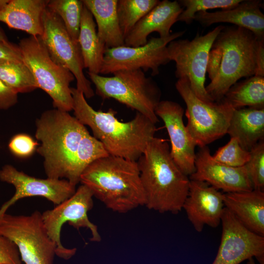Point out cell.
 I'll use <instances>...</instances> for the list:
<instances>
[{"mask_svg":"<svg viewBox=\"0 0 264 264\" xmlns=\"http://www.w3.org/2000/svg\"><path fill=\"white\" fill-rule=\"evenodd\" d=\"M74 116L88 126L93 136L104 145L109 155L137 161L156 131L155 124L136 112L131 120L123 122L116 117L115 110H96L82 92L71 87Z\"/></svg>","mask_w":264,"mask_h":264,"instance_id":"cell-1","label":"cell"},{"mask_svg":"<svg viewBox=\"0 0 264 264\" xmlns=\"http://www.w3.org/2000/svg\"><path fill=\"white\" fill-rule=\"evenodd\" d=\"M264 42L243 27L224 26L212 44L206 69L210 82L205 88L215 102L221 100L241 78L256 75L258 50Z\"/></svg>","mask_w":264,"mask_h":264,"instance_id":"cell-2","label":"cell"},{"mask_svg":"<svg viewBox=\"0 0 264 264\" xmlns=\"http://www.w3.org/2000/svg\"><path fill=\"white\" fill-rule=\"evenodd\" d=\"M149 209L177 214L188 195L190 179L173 160L166 141L154 137L137 161Z\"/></svg>","mask_w":264,"mask_h":264,"instance_id":"cell-3","label":"cell"},{"mask_svg":"<svg viewBox=\"0 0 264 264\" xmlns=\"http://www.w3.org/2000/svg\"><path fill=\"white\" fill-rule=\"evenodd\" d=\"M80 182L114 212L125 213L145 205L137 161L110 155L100 158L84 170Z\"/></svg>","mask_w":264,"mask_h":264,"instance_id":"cell-4","label":"cell"},{"mask_svg":"<svg viewBox=\"0 0 264 264\" xmlns=\"http://www.w3.org/2000/svg\"><path fill=\"white\" fill-rule=\"evenodd\" d=\"M35 125V138L41 142L36 152L44 158L47 177L73 184L75 161L87 129L68 112L57 109L44 111Z\"/></svg>","mask_w":264,"mask_h":264,"instance_id":"cell-5","label":"cell"},{"mask_svg":"<svg viewBox=\"0 0 264 264\" xmlns=\"http://www.w3.org/2000/svg\"><path fill=\"white\" fill-rule=\"evenodd\" d=\"M88 74L96 94L102 99H114L154 123L158 122L155 110L161 101V91L153 79L147 77L142 70H119L111 76L88 72Z\"/></svg>","mask_w":264,"mask_h":264,"instance_id":"cell-6","label":"cell"},{"mask_svg":"<svg viewBox=\"0 0 264 264\" xmlns=\"http://www.w3.org/2000/svg\"><path fill=\"white\" fill-rule=\"evenodd\" d=\"M19 46L23 61L32 74L38 88L51 98L54 109L69 112L73 110L70 83L75 77L66 68L50 57L40 37L22 39Z\"/></svg>","mask_w":264,"mask_h":264,"instance_id":"cell-7","label":"cell"},{"mask_svg":"<svg viewBox=\"0 0 264 264\" xmlns=\"http://www.w3.org/2000/svg\"><path fill=\"white\" fill-rule=\"evenodd\" d=\"M176 88L184 101L186 129L199 148L207 146L227 134L234 109L223 98L205 102L198 98L186 78L179 79Z\"/></svg>","mask_w":264,"mask_h":264,"instance_id":"cell-8","label":"cell"},{"mask_svg":"<svg viewBox=\"0 0 264 264\" xmlns=\"http://www.w3.org/2000/svg\"><path fill=\"white\" fill-rule=\"evenodd\" d=\"M0 234L16 244L25 264H54L56 245L39 211L28 216L4 214L0 218Z\"/></svg>","mask_w":264,"mask_h":264,"instance_id":"cell-9","label":"cell"},{"mask_svg":"<svg viewBox=\"0 0 264 264\" xmlns=\"http://www.w3.org/2000/svg\"><path fill=\"white\" fill-rule=\"evenodd\" d=\"M224 26L220 25L204 35H197L191 40H174L167 45L170 61L176 63L175 75L186 78L196 95L205 102H215L205 87L209 53L216 37Z\"/></svg>","mask_w":264,"mask_h":264,"instance_id":"cell-10","label":"cell"},{"mask_svg":"<svg viewBox=\"0 0 264 264\" xmlns=\"http://www.w3.org/2000/svg\"><path fill=\"white\" fill-rule=\"evenodd\" d=\"M93 194L86 186L82 184L68 198L57 204L51 210L44 211L42 219L47 233L56 245V255L67 260L76 253V248L65 247L61 242V231L63 225L68 224L79 230L87 228L91 232L90 240L99 242L101 237L97 226L91 222L88 213L93 207Z\"/></svg>","mask_w":264,"mask_h":264,"instance_id":"cell-11","label":"cell"},{"mask_svg":"<svg viewBox=\"0 0 264 264\" xmlns=\"http://www.w3.org/2000/svg\"><path fill=\"white\" fill-rule=\"evenodd\" d=\"M185 31L171 33L166 38L152 37L142 46L130 47L122 45L107 48L100 74H109L123 70H151V75L159 73L161 66L171 61L167 51L168 44L182 36Z\"/></svg>","mask_w":264,"mask_h":264,"instance_id":"cell-12","label":"cell"},{"mask_svg":"<svg viewBox=\"0 0 264 264\" xmlns=\"http://www.w3.org/2000/svg\"><path fill=\"white\" fill-rule=\"evenodd\" d=\"M44 28L40 37L50 57L58 65L67 68L76 80V88L85 98L94 95L91 82L85 76L80 48L71 39L60 18L47 7L42 15Z\"/></svg>","mask_w":264,"mask_h":264,"instance_id":"cell-13","label":"cell"},{"mask_svg":"<svg viewBox=\"0 0 264 264\" xmlns=\"http://www.w3.org/2000/svg\"><path fill=\"white\" fill-rule=\"evenodd\" d=\"M221 223L220 242L211 264H240L250 258L264 264V237L245 228L225 207Z\"/></svg>","mask_w":264,"mask_h":264,"instance_id":"cell-14","label":"cell"},{"mask_svg":"<svg viewBox=\"0 0 264 264\" xmlns=\"http://www.w3.org/2000/svg\"><path fill=\"white\" fill-rule=\"evenodd\" d=\"M0 180L13 185L15 193L0 208V218L17 201L24 198L40 196L59 204L72 196L76 186L65 179L36 178L6 164L0 170Z\"/></svg>","mask_w":264,"mask_h":264,"instance_id":"cell-15","label":"cell"},{"mask_svg":"<svg viewBox=\"0 0 264 264\" xmlns=\"http://www.w3.org/2000/svg\"><path fill=\"white\" fill-rule=\"evenodd\" d=\"M155 113L162 119L167 131L173 160L183 173L190 176L195 171L197 146L184 124L183 108L174 101L163 100L158 104Z\"/></svg>","mask_w":264,"mask_h":264,"instance_id":"cell-16","label":"cell"},{"mask_svg":"<svg viewBox=\"0 0 264 264\" xmlns=\"http://www.w3.org/2000/svg\"><path fill=\"white\" fill-rule=\"evenodd\" d=\"M195 166L190 180L204 181L224 193L253 189L245 165L233 167L217 162L207 146L199 148L196 153Z\"/></svg>","mask_w":264,"mask_h":264,"instance_id":"cell-17","label":"cell"},{"mask_svg":"<svg viewBox=\"0 0 264 264\" xmlns=\"http://www.w3.org/2000/svg\"><path fill=\"white\" fill-rule=\"evenodd\" d=\"M224 208L222 193L204 181L190 180L182 209L196 231L201 232L205 225L217 227Z\"/></svg>","mask_w":264,"mask_h":264,"instance_id":"cell-18","label":"cell"},{"mask_svg":"<svg viewBox=\"0 0 264 264\" xmlns=\"http://www.w3.org/2000/svg\"><path fill=\"white\" fill-rule=\"evenodd\" d=\"M183 11L179 3L176 1H159L150 11L142 18L125 38V45L138 47L146 44L148 36L157 32L160 38L170 35V29L177 22Z\"/></svg>","mask_w":264,"mask_h":264,"instance_id":"cell-19","label":"cell"},{"mask_svg":"<svg viewBox=\"0 0 264 264\" xmlns=\"http://www.w3.org/2000/svg\"><path fill=\"white\" fill-rule=\"evenodd\" d=\"M260 0H242L235 6L214 12L197 13L194 20L203 26L217 23L227 22L251 31L261 40H264V15Z\"/></svg>","mask_w":264,"mask_h":264,"instance_id":"cell-20","label":"cell"},{"mask_svg":"<svg viewBox=\"0 0 264 264\" xmlns=\"http://www.w3.org/2000/svg\"><path fill=\"white\" fill-rule=\"evenodd\" d=\"M225 207L250 231L264 237V192L223 193Z\"/></svg>","mask_w":264,"mask_h":264,"instance_id":"cell-21","label":"cell"},{"mask_svg":"<svg viewBox=\"0 0 264 264\" xmlns=\"http://www.w3.org/2000/svg\"><path fill=\"white\" fill-rule=\"evenodd\" d=\"M49 0H9L0 11V22L30 36L41 37L42 15Z\"/></svg>","mask_w":264,"mask_h":264,"instance_id":"cell-22","label":"cell"},{"mask_svg":"<svg viewBox=\"0 0 264 264\" xmlns=\"http://www.w3.org/2000/svg\"><path fill=\"white\" fill-rule=\"evenodd\" d=\"M227 133L244 150H250L264 138V109H234Z\"/></svg>","mask_w":264,"mask_h":264,"instance_id":"cell-23","label":"cell"},{"mask_svg":"<svg viewBox=\"0 0 264 264\" xmlns=\"http://www.w3.org/2000/svg\"><path fill=\"white\" fill-rule=\"evenodd\" d=\"M82 1L95 19L98 38L107 48L125 45L117 15V0Z\"/></svg>","mask_w":264,"mask_h":264,"instance_id":"cell-24","label":"cell"},{"mask_svg":"<svg viewBox=\"0 0 264 264\" xmlns=\"http://www.w3.org/2000/svg\"><path fill=\"white\" fill-rule=\"evenodd\" d=\"M96 26L91 13L84 5L78 42L84 68L99 74L107 48L98 38Z\"/></svg>","mask_w":264,"mask_h":264,"instance_id":"cell-25","label":"cell"},{"mask_svg":"<svg viewBox=\"0 0 264 264\" xmlns=\"http://www.w3.org/2000/svg\"><path fill=\"white\" fill-rule=\"evenodd\" d=\"M223 99L234 109H264V76L254 75L236 82L229 88Z\"/></svg>","mask_w":264,"mask_h":264,"instance_id":"cell-26","label":"cell"},{"mask_svg":"<svg viewBox=\"0 0 264 264\" xmlns=\"http://www.w3.org/2000/svg\"><path fill=\"white\" fill-rule=\"evenodd\" d=\"M0 80L18 93L38 88L30 70L22 61L0 60Z\"/></svg>","mask_w":264,"mask_h":264,"instance_id":"cell-27","label":"cell"},{"mask_svg":"<svg viewBox=\"0 0 264 264\" xmlns=\"http://www.w3.org/2000/svg\"><path fill=\"white\" fill-rule=\"evenodd\" d=\"M83 6V1L79 0H51L47 6L60 18L69 36L76 44H78Z\"/></svg>","mask_w":264,"mask_h":264,"instance_id":"cell-28","label":"cell"},{"mask_svg":"<svg viewBox=\"0 0 264 264\" xmlns=\"http://www.w3.org/2000/svg\"><path fill=\"white\" fill-rule=\"evenodd\" d=\"M159 2L158 0H117L119 23L124 39L137 22Z\"/></svg>","mask_w":264,"mask_h":264,"instance_id":"cell-29","label":"cell"},{"mask_svg":"<svg viewBox=\"0 0 264 264\" xmlns=\"http://www.w3.org/2000/svg\"><path fill=\"white\" fill-rule=\"evenodd\" d=\"M242 0H181L178 2L185 9L177 18V22L190 24L194 21L195 15L199 12L212 9H225L232 8Z\"/></svg>","mask_w":264,"mask_h":264,"instance_id":"cell-30","label":"cell"},{"mask_svg":"<svg viewBox=\"0 0 264 264\" xmlns=\"http://www.w3.org/2000/svg\"><path fill=\"white\" fill-rule=\"evenodd\" d=\"M212 156L218 162L239 167L244 166L249 161L250 152L242 149L236 138L230 137L229 142L219 148Z\"/></svg>","mask_w":264,"mask_h":264,"instance_id":"cell-31","label":"cell"},{"mask_svg":"<svg viewBox=\"0 0 264 264\" xmlns=\"http://www.w3.org/2000/svg\"><path fill=\"white\" fill-rule=\"evenodd\" d=\"M250 157L245 165L253 189H264V142L261 141L250 151Z\"/></svg>","mask_w":264,"mask_h":264,"instance_id":"cell-32","label":"cell"},{"mask_svg":"<svg viewBox=\"0 0 264 264\" xmlns=\"http://www.w3.org/2000/svg\"><path fill=\"white\" fill-rule=\"evenodd\" d=\"M38 145L30 135L26 133H19L10 139L8 147L14 156L25 158L30 157L36 151Z\"/></svg>","mask_w":264,"mask_h":264,"instance_id":"cell-33","label":"cell"},{"mask_svg":"<svg viewBox=\"0 0 264 264\" xmlns=\"http://www.w3.org/2000/svg\"><path fill=\"white\" fill-rule=\"evenodd\" d=\"M0 264H22L16 244L0 234Z\"/></svg>","mask_w":264,"mask_h":264,"instance_id":"cell-34","label":"cell"},{"mask_svg":"<svg viewBox=\"0 0 264 264\" xmlns=\"http://www.w3.org/2000/svg\"><path fill=\"white\" fill-rule=\"evenodd\" d=\"M18 102V93L0 80V110H6Z\"/></svg>","mask_w":264,"mask_h":264,"instance_id":"cell-35","label":"cell"},{"mask_svg":"<svg viewBox=\"0 0 264 264\" xmlns=\"http://www.w3.org/2000/svg\"><path fill=\"white\" fill-rule=\"evenodd\" d=\"M12 60L23 61L19 45L10 42H0V60Z\"/></svg>","mask_w":264,"mask_h":264,"instance_id":"cell-36","label":"cell"},{"mask_svg":"<svg viewBox=\"0 0 264 264\" xmlns=\"http://www.w3.org/2000/svg\"><path fill=\"white\" fill-rule=\"evenodd\" d=\"M255 75L264 76V42L260 44L257 55V69Z\"/></svg>","mask_w":264,"mask_h":264,"instance_id":"cell-37","label":"cell"},{"mask_svg":"<svg viewBox=\"0 0 264 264\" xmlns=\"http://www.w3.org/2000/svg\"><path fill=\"white\" fill-rule=\"evenodd\" d=\"M5 33L0 26V42L8 41Z\"/></svg>","mask_w":264,"mask_h":264,"instance_id":"cell-38","label":"cell"},{"mask_svg":"<svg viewBox=\"0 0 264 264\" xmlns=\"http://www.w3.org/2000/svg\"><path fill=\"white\" fill-rule=\"evenodd\" d=\"M9 1V0H0V11L6 6Z\"/></svg>","mask_w":264,"mask_h":264,"instance_id":"cell-39","label":"cell"},{"mask_svg":"<svg viewBox=\"0 0 264 264\" xmlns=\"http://www.w3.org/2000/svg\"><path fill=\"white\" fill-rule=\"evenodd\" d=\"M246 264H257L254 258H250L247 260Z\"/></svg>","mask_w":264,"mask_h":264,"instance_id":"cell-40","label":"cell"}]
</instances>
